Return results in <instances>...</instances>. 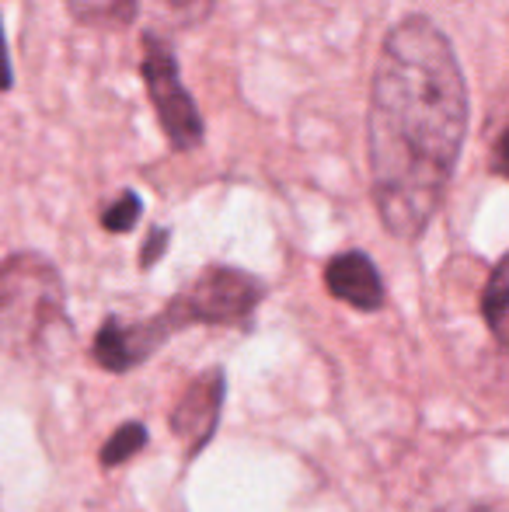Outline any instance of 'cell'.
<instances>
[{"label":"cell","instance_id":"1","mask_svg":"<svg viewBox=\"0 0 509 512\" xmlns=\"http://www.w3.org/2000/svg\"><path fill=\"white\" fill-rule=\"evenodd\" d=\"M468 84L436 21L401 18L370 81L367 157L387 234L415 241L447 199L468 136Z\"/></svg>","mask_w":509,"mask_h":512},{"label":"cell","instance_id":"2","mask_svg":"<svg viewBox=\"0 0 509 512\" xmlns=\"http://www.w3.org/2000/svg\"><path fill=\"white\" fill-rule=\"evenodd\" d=\"M67 314L56 265L39 251H18L0 265V345L18 356L42 349Z\"/></svg>","mask_w":509,"mask_h":512},{"label":"cell","instance_id":"3","mask_svg":"<svg viewBox=\"0 0 509 512\" xmlns=\"http://www.w3.org/2000/svg\"><path fill=\"white\" fill-rule=\"evenodd\" d=\"M265 283L245 269L210 265L203 269L185 293L168 300L178 331L192 324H245L252 310L262 304Z\"/></svg>","mask_w":509,"mask_h":512},{"label":"cell","instance_id":"4","mask_svg":"<svg viewBox=\"0 0 509 512\" xmlns=\"http://www.w3.org/2000/svg\"><path fill=\"white\" fill-rule=\"evenodd\" d=\"M140 74L147 84L150 105L157 112L164 136H168L171 150H196L203 143V115H199L192 95L185 91L182 77H178V63L171 46L161 35L147 32L143 35V60H140Z\"/></svg>","mask_w":509,"mask_h":512},{"label":"cell","instance_id":"5","mask_svg":"<svg viewBox=\"0 0 509 512\" xmlns=\"http://www.w3.org/2000/svg\"><path fill=\"white\" fill-rule=\"evenodd\" d=\"M175 321H171L168 310L154 314L150 321H119V317H109V321L98 328L95 345H91V356L102 370L109 373H126L133 366H140L143 359H150L171 335H175Z\"/></svg>","mask_w":509,"mask_h":512},{"label":"cell","instance_id":"6","mask_svg":"<svg viewBox=\"0 0 509 512\" xmlns=\"http://www.w3.org/2000/svg\"><path fill=\"white\" fill-rule=\"evenodd\" d=\"M224 394H227L224 370H206L185 387L178 405L171 408V432L182 439L189 457H196V453L213 439V432H217Z\"/></svg>","mask_w":509,"mask_h":512},{"label":"cell","instance_id":"7","mask_svg":"<svg viewBox=\"0 0 509 512\" xmlns=\"http://www.w3.org/2000/svg\"><path fill=\"white\" fill-rule=\"evenodd\" d=\"M325 286L335 300H342V304L356 310H367V314L384 307V279L363 251H342V255H335L325 265Z\"/></svg>","mask_w":509,"mask_h":512},{"label":"cell","instance_id":"8","mask_svg":"<svg viewBox=\"0 0 509 512\" xmlns=\"http://www.w3.org/2000/svg\"><path fill=\"white\" fill-rule=\"evenodd\" d=\"M482 317L496 335V342L509 349V251L499 258V265L492 269L489 283L482 290Z\"/></svg>","mask_w":509,"mask_h":512},{"label":"cell","instance_id":"9","mask_svg":"<svg viewBox=\"0 0 509 512\" xmlns=\"http://www.w3.org/2000/svg\"><path fill=\"white\" fill-rule=\"evenodd\" d=\"M84 25H129L136 18V0H67Z\"/></svg>","mask_w":509,"mask_h":512},{"label":"cell","instance_id":"10","mask_svg":"<svg viewBox=\"0 0 509 512\" xmlns=\"http://www.w3.org/2000/svg\"><path fill=\"white\" fill-rule=\"evenodd\" d=\"M143 446H147V425L126 422L109 436V443L102 446V457L98 460H102V467H119V464H126V460H133Z\"/></svg>","mask_w":509,"mask_h":512},{"label":"cell","instance_id":"11","mask_svg":"<svg viewBox=\"0 0 509 512\" xmlns=\"http://www.w3.org/2000/svg\"><path fill=\"white\" fill-rule=\"evenodd\" d=\"M140 213H143L140 196H136V192H123L116 203H109L102 209V227L109 230V234H126V230L136 227Z\"/></svg>","mask_w":509,"mask_h":512},{"label":"cell","instance_id":"12","mask_svg":"<svg viewBox=\"0 0 509 512\" xmlns=\"http://www.w3.org/2000/svg\"><path fill=\"white\" fill-rule=\"evenodd\" d=\"M164 7H168L171 18H178L182 25H192V21L206 18V14L213 11V4L217 0H161Z\"/></svg>","mask_w":509,"mask_h":512},{"label":"cell","instance_id":"13","mask_svg":"<svg viewBox=\"0 0 509 512\" xmlns=\"http://www.w3.org/2000/svg\"><path fill=\"white\" fill-rule=\"evenodd\" d=\"M168 241H171V230L168 227H154L143 241V251H140V269H150V265L161 262V255L168 251Z\"/></svg>","mask_w":509,"mask_h":512},{"label":"cell","instance_id":"14","mask_svg":"<svg viewBox=\"0 0 509 512\" xmlns=\"http://www.w3.org/2000/svg\"><path fill=\"white\" fill-rule=\"evenodd\" d=\"M14 88V67H11V53H7V35H4V21H0V91Z\"/></svg>","mask_w":509,"mask_h":512},{"label":"cell","instance_id":"15","mask_svg":"<svg viewBox=\"0 0 509 512\" xmlns=\"http://www.w3.org/2000/svg\"><path fill=\"white\" fill-rule=\"evenodd\" d=\"M492 171L509 178V126L503 129V136L496 140V150H492Z\"/></svg>","mask_w":509,"mask_h":512},{"label":"cell","instance_id":"16","mask_svg":"<svg viewBox=\"0 0 509 512\" xmlns=\"http://www.w3.org/2000/svg\"><path fill=\"white\" fill-rule=\"evenodd\" d=\"M436 512H492V509L489 506H443Z\"/></svg>","mask_w":509,"mask_h":512}]
</instances>
